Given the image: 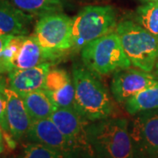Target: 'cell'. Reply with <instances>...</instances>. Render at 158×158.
<instances>
[{
    "label": "cell",
    "mask_w": 158,
    "mask_h": 158,
    "mask_svg": "<svg viewBox=\"0 0 158 158\" xmlns=\"http://www.w3.org/2000/svg\"><path fill=\"white\" fill-rule=\"evenodd\" d=\"M71 76L75 88L74 109L89 121L111 117L112 98L96 75L85 66L75 64Z\"/></svg>",
    "instance_id": "cell-1"
},
{
    "label": "cell",
    "mask_w": 158,
    "mask_h": 158,
    "mask_svg": "<svg viewBox=\"0 0 158 158\" xmlns=\"http://www.w3.org/2000/svg\"><path fill=\"white\" fill-rule=\"evenodd\" d=\"M128 125L117 117L90 121L87 135L95 158H133Z\"/></svg>",
    "instance_id": "cell-2"
},
{
    "label": "cell",
    "mask_w": 158,
    "mask_h": 158,
    "mask_svg": "<svg viewBox=\"0 0 158 158\" xmlns=\"http://www.w3.org/2000/svg\"><path fill=\"white\" fill-rule=\"evenodd\" d=\"M115 32L131 64L143 71L151 72L158 62L157 38L130 19L118 23Z\"/></svg>",
    "instance_id": "cell-3"
},
{
    "label": "cell",
    "mask_w": 158,
    "mask_h": 158,
    "mask_svg": "<svg viewBox=\"0 0 158 158\" xmlns=\"http://www.w3.org/2000/svg\"><path fill=\"white\" fill-rule=\"evenodd\" d=\"M117 11L112 6H87L72 18L71 51H80L91 41L115 32Z\"/></svg>",
    "instance_id": "cell-4"
},
{
    "label": "cell",
    "mask_w": 158,
    "mask_h": 158,
    "mask_svg": "<svg viewBox=\"0 0 158 158\" xmlns=\"http://www.w3.org/2000/svg\"><path fill=\"white\" fill-rule=\"evenodd\" d=\"M80 53L84 66L95 75L115 73L132 66L116 32L88 43Z\"/></svg>",
    "instance_id": "cell-5"
},
{
    "label": "cell",
    "mask_w": 158,
    "mask_h": 158,
    "mask_svg": "<svg viewBox=\"0 0 158 158\" xmlns=\"http://www.w3.org/2000/svg\"><path fill=\"white\" fill-rule=\"evenodd\" d=\"M33 35L44 51L48 62H56L72 47V18L64 12L40 17Z\"/></svg>",
    "instance_id": "cell-6"
},
{
    "label": "cell",
    "mask_w": 158,
    "mask_h": 158,
    "mask_svg": "<svg viewBox=\"0 0 158 158\" xmlns=\"http://www.w3.org/2000/svg\"><path fill=\"white\" fill-rule=\"evenodd\" d=\"M128 130L133 158H158V109L133 115Z\"/></svg>",
    "instance_id": "cell-7"
},
{
    "label": "cell",
    "mask_w": 158,
    "mask_h": 158,
    "mask_svg": "<svg viewBox=\"0 0 158 158\" xmlns=\"http://www.w3.org/2000/svg\"><path fill=\"white\" fill-rule=\"evenodd\" d=\"M157 83L158 79L150 72L130 67L114 73L110 84V90L113 98L124 105L132 97Z\"/></svg>",
    "instance_id": "cell-8"
},
{
    "label": "cell",
    "mask_w": 158,
    "mask_h": 158,
    "mask_svg": "<svg viewBox=\"0 0 158 158\" xmlns=\"http://www.w3.org/2000/svg\"><path fill=\"white\" fill-rule=\"evenodd\" d=\"M50 118L74 147H86L90 144L87 135L88 119L73 108H57Z\"/></svg>",
    "instance_id": "cell-9"
},
{
    "label": "cell",
    "mask_w": 158,
    "mask_h": 158,
    "mask_svg": "<svg viewBox=\"0 0 158 158\" xmlns=\"http://www.w3.org/2000/svg\"><path fill=\"white\" fill-rule=\"evenodd\" d=\"M25 138L29 142L50 148L69 158V145L68 141L50 118L33 121Z\"/></svg>",
    "instance_id": "cell-10"
},
{
    "label": "cell",
    "mask_w": 158,
    "mask_h": 158,
    "mask_svg": "<svg viewBox=\"0 0 158 158\" xmlns=\"http://www.w3.org/2000/svg\"><path fill=\"white\" fill-rule=\"evenodd\" d=\"M44 90L57 108H73L75 88L72 76L67 70L51 68L47 75Z\"/></svg>",
    "instance_id": "cell-11"
},
{
    "label": "cell",
    "mask_w": 158,
    "mask_h": 158,
    "mask_svg": "<svg viewBox=\"0 0 158 158\" xmlns=\"http://www.w3.org/2000/svg\"><path fill=\"white\" fill-rule=\"evenodd\" d=\"M53 63L44 62L36 67L27 69H16L8 75V88L21 97L44 88L47 75Z\"/></svg>",
    "instance_id": "cell-12"
},
{
    "label": "cell",
    "mask_w": 158,
    "mask_h": 158,
    "mask_svg": "<svg viewBox=\"0 0 158 158\" xmlns=\"http://www.w3.org/2000/svg\"><path fill=\"white\" fill-rule=\"evenodd\" d=\"M7 98V122L9 132L17 141L25 138L32 125V118L24 104L22 97L10 88L5 90Z\"/></svg>",
    "instance_id": "cell-13"
},
{
    "label": "cell",
    "mask_w": 158,
    "mask_h": 158,
    "mask_svg": "<svg viewBox=\"0 0 158 158\" xmlns=\"http://www.w3.org/2000/svg\"><path fill=\"white\" fill-rule=\"evenodd\" d=\"M34 18L10 0H0V35H28Z\"/></svg>",
    "instance_id": "cell-14"
},
{
    "label": "cell",
    "mask_w": 158,
    "mask_h": 158,
    "mask_svg": "<svg viewBox=\"0 0 158 158\" xmlns=\"http://www.w3.org/2000/svg\"><path fill=\"white\" fill-rule=\"evenodd\" d=\"M44 62H48L37 40L33 34L26 35L17 56L12 63V70L34 68Z\"/></svg>",
    "instance_id": "cell-15"
},
{
    "label": "cell",
    "mask_w": 158,
    "mask_h": 158,
    "mask_svg": "<svg viewBox=\"0 0 158 158\" xmlns=\"http://www.w3.org/2000/svg\"><path fill=\"white\" fill-rule=\"evenodd\" d=\"M22 98L33 121L50 118L52 113L57 109L44 89L26 94Z\"/></svg>",
    "instance_id": "cell-16"
},
{
    "label": "cell",
    "mask_w": 158,
    "mask_h": 158,
    "mask_svg": "<svg viewBox=\"0 0 158 158\" xmlns=\"http://www.w3.org/2000/svg\"><path fill=\"white\" fill-rule=\"evenodd\" d=\"M21 11L33 15L42 17L55 12H63L69 5L68 0H10Z\"/></svg>",
    "instance_id": "cell-17"
},
{
    "label": "cell",
    "mask_w": 158,
    "mask_h": 158,
    "mask_svg": "<svg viewBox=\"0 0 158 158\" xmlns=\"http://www.w3.org/2000/svg\"><path fill=\"white\" fill-rule=\"evenodd\" d=\"M124 108L132 116L144 111L158 109V83L127 100Z\"/></svg>",
    "instance_id": "cell-18"
},
{
    "label": "cell",
    "mask_w": 158,
    "mask_h": 158,
    "mask_svg": "<svg viewBox=\"0 0 158 158\" xmlns=\"http://www.w3.org/2000/svg\"><path fill=\"white\" fill-rule=\"evenodd\" d=\"M135 18L136 23L158 39V3H147L139 6Z\"/></svg>",
    "instance_id": "cell-19"
},
{
    "label": "cell",
    "mask_w": 158,
    "mask_h": 158,
    "mask_svg": "<svg viewBox=\"0 0 158 158\" xmlns=\"http://www.w3.org/2000/svg\"><path fill=\"white\" fill-rule=\"evenodd\" d=\"M12 158H67L63 154L41 144L28 142L24 144Z\"/></svg>",
    "instance_id": "cell-20"
},
{
    "label": "cell",
    "mask_w": 158,
    "mask_h": 158,
    "mask_svg": "<svg viewBox=\"0 0 158 158\" xmlns=\"http://www.w3.org/2000/svg\"><path fill=\"white\" fill-rule=\"evenodd\" d=\"M0 127L4 133L10 134L7 122V98L5 91H0Z\"/></svg>",
    "instance_id": "cell-21"
},
{
    "label": "cell",
    "mask_w": 158,
    "mask_h": 158,
    "mask_svg": "<svg viewBox=\"0 0 158 158\" xmlns=\"http://www.w3.org/2000/svg\"><path fill=\"white\" fill-rule=\"evenodd\" d=\"M13 35H0V54L5 49Z\"/></svg>",
    "instance_id": "cell-22"
},
{
    "label": "cell",
    "mask_w": 158,
    "mask_h": 158,
    "mask_svg": "<svg viewBox=\"0 0 158 158\" xmlns=\"http://www.w3.org/2000/svg\"><path fill=\"white\" fill-rule=\"evenodd\" d=\"M6 88H8V79L6 78L3 71L0 69V91L4 92Z\"/></svg>",
    "instance_id": "cell-23"
},
{
    "label": "cell",
    "mask_w": 158,
    "mask_h": 158,
    "mask_svg": "<svg viewBox=\"0 0 158 158\" xmlns=\"http://www.w3.org/2000/svg\"><path fill=\"white\" fill-rule=\"evenodd\" d=\"M4 132L0 127V145H5L4 144Z\"/></svg>",
    "instance_id": "cell-24"
},
{
    "label": "cell",
    "mask_w": 158,
    "mask_h": 158,
    "mask_svg": "<svg viewBox=\"0 0 158 158\" xmlns=\"http://www.w3.org/2000/svg\"><path fill=\"white\" fill-rule=\"evenodd\" d=\"M4 150H5V145H0V154L4 152Z\"/></svg>",
    "instance_id": "cell-25"
},
{
    "label": "cell",
    "mask_w": 158,
    "mask_h": 158,
    "mask_svg": "<svg viewBox=\"0 0 158 158\" xmlns=\"http://www.w3.org/2000/svg\"><path fill=\"white\" fill-rule=\"evenodd\" d=\"M148 3H158V0H146Z\"/></svg>",
    "instance_id": "cell-26"
},
{
    "label": "cell",
    "mask_w": 158,
    "mask_h": 158,
    "mask_svg": "<svg viewBox=\"0 0 158 158\" xmlns=\"http://www.w3.org/2000/svg\"><path fill=\"white\" fill-rule=\"evenodd\" d=\"M156 73H157L158 75V62L156 63Z\"/></svg>",
    "instance_id": "cell-27"
}]
</instances>
